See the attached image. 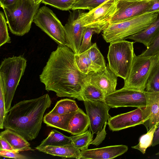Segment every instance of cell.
<instances>
[{
    "mask_svg": "<svg viewBox=\"0 0 159 159\" xmlns=\"http://www.w3.org/2000/svg\"><path fill=\"white\" fill-rule=\"evenodd\" d=\"M0 138L6 140L15 151H34L30 147L27 140L16 132L9 129H6L0 133Z\"/></svg>",
    "mask_w": 159,
    "mask_h": 159,
    "instance_id": "cell-18",
    "label": "cell"
},
{
    "mask_svg": "<svg viewBox=\"0 0 159 159\" xmlns=\"http://www.w3.org/2000/svg\"><path fill=\"white\" fill-rule=\"evenodd\" d=\"M158 53H159V33L152 41L148 47L140 55L152 56Z\"/></svg>",
    "mask_w": 159,
    "mask_h": 159,
    "instance_id": "cell-34",
    "label": "cell"
},
{
    "mask_svg": "<svg viewBox=\"0 0 159 159\" xmlns=\"http://www.w3.org/2000/svg\"><path fill=\"white\" fill-rule=\"evenodd\" d=\"M89 127V122L87 114L79 108L70 121L67 132L73 135L79 134L86 131Z\"/></svg>",
    "mask_w": 159,
    "mask_h": 159,
    "instance_id": "cell-19",
    "label": "cell"
},
{
    "mask_svg": "<svg viewBox=\"0 0 159 159\" xmlns=\"http://www.w3.org/2000/svg\"><path fill=\"white\" fill-rule=\"evenodd\" d=\"M157 155H159V151L156 154Z\"/></svg>",
    "mask_w": 159,
    "mask_h": 159,
    "instance_id": "cell-44",
    "label": "cell"
},
{
    "mask_svg": "<svg viewBox=\"0 0 159 159\" xmlns=\"http://www.w3.org/2000/svg\"><path fill=\"white\" fill-rule=\"evenodd\" d=\"M132 0V1H141V0Z\"/></svg>",
    "mask_w": 159,
    "mask_h": 159,
    "instance_id": "cell-45",
    "label": "cell"
},
{
    "mask_svg": "<svg viewBox=\"0 0 159 159\" xmlns=\"http://www.w3.org/2000/svg\"><path fill=\"white\" fill-rule=\"evenodd\" d=\"M87 51L93 71L98 72L105 70L106 65L104 57L98 48L96 43L93 44Z\"/></svg>",
    "mask_w": 159,
    "mask_h": 159,
    "instance_id": "cell-24",
    "label": "cell"
},
{
    "mask_svg": "<svg viewBox=\"0 0 159 159\" xmlns=\"http://www.w3.org/2000/svg\"><path fill=\"white\" fill-rule=\"evenodd\" d=\"M159 33V13L156 20L143 31L127 39L141 43L148 48L153 39Z\"/></svg>",
    "mask_w": 159,
    "mask_h": 159,
    "instance_id": "cell-20",
    "label": "cell"
},
{
    "mask_svg": "<svg viewBox=\"0 0 159 159\" xmlns=\"http://www.w3.org/2000/svg\"><path fill=\"white\" fill-rule=\"evenodd\" d=\"M75 0H42L41 3L62 11L71 9Z\"/></svg>",
    "mask_w": 159,
    "mask_h": 159,
    "instance_id": "cell-33",
    "label": "cell"
},
{
    "mask_svg": "<svg viewBox=\"0 0 159 159\" xmlns=\"http://www.w3.org/2000/svg\"><path fill=\"white\" fill-rule=\"evenodd\" d=\"M157 127L156 125L152 126L146 134L141 136L138 144L131 148L139 150L143 154H145L147 149L152 145L154 134Z\"/></svg>",
    "mask_w": 159,
    "mask_h": 159,
    "instance_id": "cell-27",
    "label": "cell"
},
{
    "mask_svg": "<svg viewBox=\"0 0 159 159\" xmlns=\"http://www.w3.org/2000/svg\"><path fill=\"white\" fill-rule=\"evenodd\" d=\"M33 22L58 45L66 46L64 26L49 8L44 6L39 8Z\"/></svg>",
    "mask_w": 159,
    "mask_h": 159,
    "instance_id": "cell-9",
    "label": "cell"
},
{
    "mask_svg": "<svg viewBox=\"0 0 159 159\" xmlns=\"http://www.w3.org/2000/svg\"><path fill=\"white\" fill-rule=\"evenodd\" d=\"M75 112L64 114H53L49 112L43 117V121L47 126L67 132L70 121Z\"/></svg>",
    "mask_w": 159,
    "mask_h": 159,
    "instance_id": "cell-21",
    "label": "cell"
},
{
    "mask_svg": "<svg viewBox=\"0 0 159 159\" xmlns=\"http://www.w3.org/2000/svg\"><path fill=\"white\" fill-rule=\"evenodd\" d=\"M152 0H117L116 11L110 23L129 20L147 13Z\"/></svg>",
    "mask_w": 159,
    "mask_h": 159,
    "instance_id": "cell-13",
    "label": "cell"
},
{
    "mask_svg": "<svg viewBox=\"0 0 159 159\" xmlns=\"http://www.w3.org/2000/svg\"><path fill=\"white\" fill-rule=\"evenodd\" d=\"M159 13H146L129 20L110 23L102 31L103 38L109 43L125 40L145 29L156 20Z\"/></svg>",
    "mask_w": 159,
    "mask_h": 159,
    "instance_id": "cell-5",
    "label": "cell"
},
{
    "mask_svg": "<svg viewBox=\"0 0 159 159\" xmlns=\"http://www.w3.org/2000/svg\"><path fill=\"white\" fill-rule=\"evenodd\" d=\"M51 103L48 94L19 102L7 112L4 128L16 132L27 140L35 139L41 129L44 113Z\"/></svg>",
    "mask_w": 159,
    "mask_h": 159,
    "instance_id": "cell-2",
    "label": "cell"
},
{
    "mask_svg": "<svg viewBox=\"0 0 159 159\" xmlns=\"http://www.w3.org/2000/svg\"><path fill=\"white\" fill-rule=\"evenodd\" d=\"M117 77L107 64L106 68L102 71L89 72L87 75L86 82L97 87L106 96L116 90Z\"/></svg>",
    "mask_w": 159,
    "mask_h": 159,
    "instance_id": "cell-15",
    "label": "cell"
},
{
    "mask_svg": "<svg viewBox=\"0 0 159 159\" xmlns=\"http://www.w3.org/2000/svg\"><path fill=\"white\" fill-rule=\"evenodd\" d=\"M6 111L3 90L0 83V128H4V123L6 117Z\"/></svg>",
    "mask_w": 159,
    "mask_h": 159,
    "instance_id": "cell-35",
    "label": "cell"
},
{
    "mask_svg": "<svg viewBox=\"0 0 159 159\" xmlns=\"http://www.w3.org/2000/svg\"><path fill=\"white\" fill-rule=\"evenodd\" d=\"M148 12L159 13V0H152L151 6L147 11Z\"/></svg>",
    "mask_w": 159,
    "mask_h": 159,
    "instance_id": "cell-38",
    "label": "cell"
},
{
    "mask_svg": "<svg viewBox=\"0 0 159 159\" xmlns=\"http://www.w3.org/2000/svg\"><path fill=\"white\" fill-rule=\"evenodd\" d=\"M151 105L137 108L125 113L111 116L107 122L110 130L118 131L143 124L149 119Z\"/></svg>",
    "mask_w": 159,
    "mask_h": 159,
    "instance_id": "cell-11",
    "label": "cell"
},
{
    "mask_svg": "<svg viewBox=\"0 0 159 159\" xmlns=\"http://www.w3.org/2000/svg\"><path fill=\"white\" fill-rule=\"evenodd\" d=\"M27 61L22 56L5 58L0 67V83L2 85L7 112L26 66Z\"/></svg>",
    "mask_w": 159,
    "mask_h": 159,
    "instance_id": "cell-3",
    "label": "cell"
},
{
    "mask_svg": "<svg viewBox=\"0 0 159 159\" xmlns=\"http://www.w3.org/2000/svg\"><path fill=\"white\" fill-rule=\"evenodd\" d=\"M159 65V53L152 56H135L123 87L144 91L150 76Z\"/></svg>",
    "mask_w": 159,
    "mask_h": 159,
    "instance_id": "cell-8",
    "label": "cell"
},
{
    "mask_svg": "<svg viewBox=\"0 0 159 159\" xmlns=\"http://www.w3.org/2000/svg\"><path fill=\"white\" fill-rule=\"evenodd\" d=\"M100 33V31L96 29L86 28L78 52V55L86 51L91 47L92 45L91 41L92 35L95 33L99 34Z\"/></svg>",
    "mask_w": 159,
    "mask_h": 159,
    "instance_id": "cell-30",
    "label": "cell"
},
{
    "mask_svg": "<svg viewBox=\"0 0 159 159\" xmlns=\"http://www.w3.org/2000/svg\"><path fill=\"white\" fill-rule=\"evenodd\" d=\"M0 150L14 151L8 142L4 139L0 138Z\"/></svg>",
    "mask_w": 159,
    "mask_h": 159,
    "instance_id": "cell-39",
    "label": "cell"
},
{
    "mask_svg": "<svg viewBox=\"0 0 159 159\" xmlns=\"http://www.w3.org/2000/svg\"><path fill=\"white\" fill-rule=\"evenodd\" d=\"M159 100V93L123 87L106 96L104 102L111 108L150 106Z\"/></svg>",
    "mask_w": 159,
    "mask_h": 159,
    "instance_id": "cell-6",
    "label": "cell"
},
{
    "mask_svg": "<svg viewBox=\"0 0 159 159\" xmlns=\"http://www.w3.org/2000/svg\"><path fill=\"white\" fill-rule=\"evenodd\" d=\"M159 124V111L156 120L155 125L157 126Z\"/></svg>",
    "mask_w": 159,
    "mask_h": 159,
    "instance_id": "cell-43",
    "label": "cell"
},
{
    "mask_svg": "<svg viewBox=\"0 0 159 159\" xmlns=\"http://www.w3.org/2000/svg\"><path fill=\"white\" fill-rule=\"evenodd\" d=\"M66 146L73 145L70 137L65 136L55 129H53L48 136L42 141L38 146Z\"/></svg>",
    "mask_w": 159,
    "mask_h": 159,
    "instance_id": "cell-22",
    "label": "cell"
},
{
    "mask_svg": "<svg viewBox=\"0 0 159 159\" xmlns=\"http://www.w3.org/2000/svg\"><path fill=\"white\" fill-rule=\"evenodd\" d=\"M38 151L62 158L81 159V151L73 146H46L35 148Z\"/></svg>",
    "mask_w": 159,
    "mask_h": 159,
    "instance_id": "cell-17",
    "label": "cell"
},
{
    "mask_svg": "<svg viewBox=\"0 0 159 159\" xmlns=\"http://www.w3.org/2000/svg\"><path fill=\"white\" fill-rule=\"evenodd\" d=\"M74 60L76 67L82 73L87 75L90 71H93L87 51L80 55L75 54Z\"/></svg>",
    "mask_w": 159,
    "mask_h": 159,
    "instance_id": "cell-28",
    "label": "cell"
},
{
    "mask_svg": "<svg viewBox=\"0 0 159 159\" xmlns=\"http://www.w3.org/2000/svg\"><path fill=\"white\" fill-rule=\"evenodd\" d=\"M92 134H97L102 129L111 117L109 111L111 107L103 101H84Z\"/></svg>",
    "mask_w": 159,
    "mask_h": 159,
    "instance_id": "cell-14",
    "label": "cell"
},
{
    "mask_svg": "<svg viewBox=\"0 0 159 159\" xmlns=\"http://www.w3.org/2000/svg\"><path fill=\"white\" fill-rule=\"evenodd\" d=\"M157 126V127L154 134L152 143V147L159 144V124Z\"/></svg>",
    "mask_w": 159,
    "mask_h": 159,
    "instance_id": "cell-40",
    "label": "cell"
},
{
    "mask_svg": "<svg viewBox=\"0 0 159 159\" xmlns=\"http://www.w3.org/2000/svg\"><path fill=\"white\" fill-rule=\"evenodd\" d=\"M93 135L89 130L79 134L70 136L73 145L80 151L88 149L93 140Z\"/></svg>",
    "mask_w": 159,
    "mask_h": 159,
    "instance_id": "cell-26",
    "label": "cell"
},
{
    "mask_svg": "<svg viewBox=\"0 0 159 159\" xmlns=\"http://www.w3.org/2000/svg\"><path fill=\"white\" fill-rule=\"evenodd\" d=\"M18 0H0L1 7H7L11 6L16 3Z\"/></svg>",
    "mask_w": 159,
    "mask_h": 159,
    "instance_id": "cell-41",
    "label": "cell"
},
{
    "mask_svg": "<svg viewBox=\"0 0 159 159\" xmlns=\"http://www.w3.org/2000/svg\"><path fill=\"white\" fill-rule=\"evenodd\" d=\"M127 146L120 145L81 151V159H111L122 155L128 150Z\"/></svg>",
    "mask_w": 159,
    "mask_h": 159,
    "instance_id": "cell-16",
    "label": "cell"
},
{
    "mask_svg": "<svg viewBox=\"0 0 159 159\" xmlns=\"http://www.w3.org/2000/svg\"><path fill=\"white\" fill-rule=\"evenodd\" d=\"M145 90L150 92L159 93V65L148 79Z\"/></svg>",
    "mask_w": 159,
    "mask_h": 159,
    "instance_id": "cell-32",
    "label": "cell"
},
{
    "mask_svg": "<svg viewBox=\"0 0 159 159\" xmlns=\"http://www.w3.org/2000/svg\"><path fill=\"white\" fill-rule=\"evenodd\" d=\"M15 151L0 150V156L4 157L13 158L16 159H27L26 156L19 153Z\"/></svg>",
    "mask_w": 159,
    "mask_h": 159,
    "instance_id": "cell-36",
    "label": "cell"
},
{
    "mask_svg": "<svg viewBox=\"0 0 159 159\" xmlns=\"http://www.w3.org/2000/svg\"><path fill=\"white\" fill-rule=\"evenodd\" d=\"M117 2V0H107L88 12L82 11L81 19L84 26L102 31L116 11Z\"/></svg>",
    "mask_w": 159,
    "mask_h": 159,
    "instance_id": "cell-10",
    "label": "cell"
},
{
    "mask_svg": "<svg viewBox=\"0 0 159 159\" xmlns=\"http://www.w3.org/2000/svg\"><path fill=\"white\" fill-rule=\"evenodd\" d=\"M79 108L75 100L65 98L57 101L53 108L49 113L59 114H68L75 112Z\"/></svg>",
    "mask_w": 159,
    "mask_h": 159,
    "instance_id": "cell-25",
    "label": "cell"
},
{
    "mask_svg": "<svg viewBox=\"0 0 159 159\" xmlns=\"http://www.w3.org/2000/svg\"><path fill=\"white\" fill-rule=\"evenodd\" d=\"M107 124V122L105 124L102 130L97 134L96 138L94 139L93 140L91 144L98 146L102 142L104 139L106 134L105 128Z\"/></svg>",
    "mask_w": 159,
    "mask_h": 159,
    "instance_id": "cell-37",
    "label": "cell"
},
{
    "mask_svg": "<svg viewBox=\"0 0 159 159\" xmlns=\"http://www.w3.org/2000/svg\"><path fill=\"white\" fill-rule=\"evenodd\" d=\"M82 12L80 10L70 11L67 22L64 26L66 46L76 55H78L86 28L81 19Z\"/></svg>",
    "mask_w": 159,
    "mask_h": 159,
    "instance_id": "cell-12",
    "label": "cell"
},
{
    "mask_svg": "<svg viewBox=\"0 0 159 159\" xmlns=\"http://www.w3.org/2000/svg\"><path fill=\"white\" fill-rule=\"evenodd\" d=\"M6 20L4 12H0V46L6 43H11V38L8 32Z\"/></svg>",
    "mask_w": 159,
    "mask_h": 159,
    "instance_id": "cell-31",
    "label": "cell"
},
{
    "mask_svg": "<svg viewBox=\"0 0 159 159\" xmlns=\"http://www.w3.org/2000/svg\"><path fill=\"white\" fill-rule=\"evenodd\" d=\"M106 95L99 88L86 82L78 100L104 102Z\"/></svg>",
    "mask_w": 159,
    "mask_h": 159,
    "instance_id": "cell-23",
    "label": "cell"
},
{
    "mask_svg": "<svg viewBox=\"0 0 159 159\" xmlns=\"http://www.w3.org/2000/svg\"><path fill=\"white\" fill-rule=\"evenodd\" d=\"M107 0H75L71 9L88 10L91 11Z\"/></svg>",
    "mask_w": 159,
    "mask_h": 159,
    "instance_id": "cell-29",
    "label": "cell"
},
{
    "mask_svg": "<svg viewBox=\"0 0 159 159\" xmlns=\"http://www.w3.org/2000/svg\"><path fill=\"white\" fill-rule=\"evenodd\" d=\"M40 4L33 6L29 0H18L11 6L2 7L12 34L22 36L29 32Z\"/></svg>",
    "mask_w": 159,
    "mask_h": 159,
    "instance_id": "cell-4",
    "label": "cell"
},
{
    "mask_svg": "<svg viewBox=\"0 0 159 159\" xmlns=\"http://www.w3.org/2000/svg\"><path fill=\"white\" fill-rule=\"evenodd\" d=\"M135 42L122 40L110 43L107 55L108 65L117 76L125 80L127 77L135 55Z\"/></svg>",
    "mask_w": 159,
    "mask_h": 159,
    "instance_id": "cell-7",
    "label": "cell"
},
{
    "mask_svg": "<svg viewBox=\"0 0 159 159\" xmlns=\"http://www.w3.org/2000/svg\"><path fill=\"white\" fill-rule=\"evenodd\" d=\"M33 6H36L41 3L42 0H29Z\"/></svg>",
    "mask_w": 159,
    "mask_h": 159,
    "instance_id": "cell-42",
    "label": "cell"
},
{
    "mask_svg": "<svg viewBox=\"0 0 159 159\" xmlns=\"http://www.w3.org/2000/svg\"><path fill=\"white\" fill-rule=\"evenodd\" d=\"M75 53L67 46L58 45L53 51L39 75L41 82L48 91L55 92L59 97L79 100L86 82L87 75L76 67Z\"/></svg>",
    "mask_w": 159,
    "mask_h": 159,
    "instance_id": "cell-1",
    "label": "cell"
}]
</instances>
